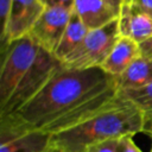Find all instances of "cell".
<instances>
[{
	"label": "cell",
	"mask_w": 152,
	"mask_h": 152,
	"mask_svg": "<svg viewBox=\"0 0 152 152\" xmlns=\"http://www.w3.org/2000/svg\"><path fill=\"white\" fill-rule=\"evenodd\" d=\"M139 46H140V52L142 56L152 58V37H150L148 39L140 43Z\"/></svg>",
	"instance_id": "e0dca14e"
},
{
	"label": "cell",
	"mask_w": 152,
	"mask_h": 152,
	"mask_svg": "<svg viewBox=\"0 0 152 152\" xmlns=\"http://www.w3.org/2000/svg\"><path fill=\"white\" fill-rule=\"evenodd\" d=\"M74 12L89 28H99L119 18L103 0H74Z\"/></svg>",
	"instance_id": "30bf717a"
},
{
	"label": "cell",
	"mask_w": 152,
	"mask_h": 152,
	"mask_svg": "<svg viewBox=\"0 0 152 152\" xmlns=\"http://www.w3.org/2000/svg\"><path fill=\"white\" fill-rule=\"evenodd\" d=\"M11 1L12 0H0V17H1V27L4 26L8 11H10V6H11Z\"/></svg>",
	"instance_id": "d6986e66"
},
{
	"label": "cell",
	"mask_w": 152,
	"mask_h": 152,
	"mask_svg": "<svg viewBox=\"0 0 152 152\" xmlns=\"http://www.w3.org/2000/svg\"><path fill=\"white\" fill-rule=\"evenodd\" d=\"M120 96L118 77L101 68L62 66L23 108L0 118V131L64 132L112 104Z\"/></svg>",
	"instance_id": "6da1fadb"
},
{
	"label": "cell",
	"mask_w": 152,
	"mask_h": 152,
	"mask_svg": "<svg viewBox=\"0 0 152 152\" xmlns=\"http://www.w3.org/2000/svg\"><path fill=\"white\" fill-rule=\"evenodd\" d=\"M151 137H152V135H151ZM150 152H152V147H151V151H150Z\"/></svg>",
	"instance_id": "44dd1931"
},
{
	"label": "cell",
	"mask_w": 152,
	"mask_h": 152,
	"mask_svg": "<svg viewBox=\"0 0 152 152\" xmlns=\"http://www.w3.org/2000/svg\"><path fill=\"white\" fill-rule=\"evenodd\" d=\"M134 135H124L120 138L119 152H142L141 148L135 144Z\"/></svg>",
	"instance_id": "9a60e30c"
},
{
	"label": "cell",
	"mask_w": 152,
	"mask_h": 152,
	"mask_svg": "<svg viewBox=\"0 0 152 152\" xmlns=\"http://www.w3.org/2000/svg\"><path fill=\"white\" fill-rule=\"evenodd\" d=\"M61 152H62V151H61Z\"/></svg>",
	"instance_id": "7402d4cb"
},
{
	"label": "cell",
	"mask_w": 152,
	"mask_h": 152,
	"mask_svg": "<svg viewBox=\"0 0 152 152\" xmlns=\"http://www.w3.org/2000/svg\"><path fill=\"white\" fill-rule=\"evenodd\" d=\"M118 15L120 14V10L122 7V4H124V0H103Z\"/></svg>",
	"instance_id": "ffe728a7"
},
{
	"label": "cell",
	"mask_w": 152,
	"mask_h": 152,
	"mask_svg": "<svg viewBox=\"0 0 152 152\" xmlns=\"http://www.w3.org/2000/svg\"><path fill=\"white\" fill-rule=\"evenodd\" d=\"M152 83V58L140 55L118 77L120 91L135 90Z\"/></svg>",
	"instance_id": "8fae6325"
},
{
	"label": "cell",
	"mask_w": 152,
	"mask_h": 152,
	"mask_svg": "<svg viewBox=\"0 0 152 152\" xmlns=\"http://www.w3.org/2000/svg\"><path fill=\"white\" fill-rule=\"evenodd\" d=\"M120 138H112L91 144L86 148L84 152H119Z\"/></svg>",
	"instance_id": "5bb4252c"
},
{
	"label": "cell",
	"mask_w": 152,
	"mask_h": 152,
	"mask_svg": "<svg viewBox=\"0 0 152 152\" xmlns=\"http://www.w3.org/2000/svg\"><path fill=\"white\" fill-rule=\"evenodd\" d=\"M0 152H61L55 135L40 131H0Z\"/></svg>",
	"instance_id": "52a82bcc"
},
{
	"label": "cell",
	"mask_w": 152,
	"mask_h": 152,
	"mask_svg": "<svg viewBox=\"0 0 152 152\" xmlns=\"http://www.w3.org/2000/svg\"><path fill=\"white\" fill-rule=\"evenodd\" d=\"M45 7H65L74 10V0H40Z\"/></svg>",
	"instance_id": "2e32d148"
},
{
	"label": "cell",
	"mask_w": 152,
	"mask_h": 152,
	"mask_svg": "<svg viewBox=\"0 0 152 152\" xmlns=\"http://www.w3.org/2000/svg\"><path fill=\"white\" fill-rule=\"evenodd\" d=\"M140 55L141 52L139 43L131 38L120 36L109 55L102 63L101 69L114 77H119Z\"/></svg>",
	"instance_id": "9c48e42d"
},
{
	"label": "cell",
	"mask_w": 152,
	"mask_h": 152,
	"mask_svg": "<svg viewBox=\"0 0 152 152\" xmlns=\"http://www.w3.org/2000/svg\"><path fill=\"white\" fill-rule=\"evenodd\" d=\"M74 10L65 7H45L28 33L39 46L53 53L70 21Z\"/></svg>",
	"instance_id": "8992f818"
},
{
	"label": "cell",
	"mask_w": 152,
	"mask_h": 152,
	"mask_svg": "<svg viewBox=\"0 0 152 152\" xmlns=\"http://www.w3.org/2000/svg\"><path fill=\"white\" fill-rule=\"evenodd\" d=\"M124 4H134V5L144 8L145 11L152 13V0H124Z\"/></svg>",
	"instance_id": "ac0fdd59"
},
{
	"label": "cell",
	"mask_w": 152,
	"mask_h": 152,
	"mask_svg": "<svg viewBox=\"0 0 152 152\" xmlns=\"http://www.w3.org/2000/svg\"><path fill=\"white\" fill-rule=\"evenodd\" d=\"M0 68V118L14 114L30 102L63 66L56 56L30 36L2 48Z\"/></svg>",
	"instance_id": "7a4b0ae2"
},
{
	"label": "cell",
	"mask_w": 152,
	"mask_h": 152,
	"mask_svg": "<svg viewBox=\"0 0 152 152\" xmlns=\"http://www.w3.org/2000/svg\"><path fill=\"white\" fill-rule=\"evenodd\" d=\"M118 19L120 36L139 44L152 37V13L144 8L134 4H124Z\"/></svg>",
	"instance_id": "ba28073f"
},
{
	"label": "cell",
	"mask_w": 152,
	"mask_h": 152,
	"mask_svg": "<svg viewBox=\"0 0 152 152\" xmlns=\"http://www.w3.org/2000/svg\"><path fill=\"white\" fill-rule=\"evenodd\" d=\"M45 10L40 0H12L4 26L1 27L2 48L10 42L27 36Z\"/></svg>",
	"instance_id": "5b68a950"
},
{
	"label": "cell",
	"mask_w": 152,
	"mask_h": 152,
	"mask_svg": "<svg viewBox=\"0 0 152 152\" xmlns=\"http://www.w3.org/2000/svg\"><path fill=\"white\" fill-rule=\"evenodd\" d=\"M144 133V118L138 107L120 96L83 122L55 135L62 152H84L91 144L124 135Z\"/></svg>",
	"instance_id": "3957f363"
},
{
	"label": "cell",
	"mask_w": 152,
	"mask_h": 152,
	"mask_svg": "<svg viewBox=\"0 0 152 152\" xmlns=\"http://www.w3.org/2000/svg\"><path fill=\"white\" fill-rule=\"evenodd\" d=\"M119 37V19L102 27L89 30L81 45L63 63V66L74 70L101 68Z\"/></svg>",
	"instance_id": "277c9868"
},
{
	"label": "cell",
	"mask_w": 152,
	"mask_h": 152,
	"mask_svg": "<svg viewBox=\"0 0 152 152\" xmlns=\"http://www.w3.org/2000/svg\"><path fill=\"white\" fill-rule=\"evenodd\" d=\"M120 93L138 107L144 118V133L152 135V83L140 89Z\"/></svg>",
	"instance_id": "4fadbf2b"
},
{
	"label": "cell",
	"mask_w": 152,
	"mask_h": 152,
	"mask_svg": "<svg viewBox=\"0 0 152 152\" xmlns=\"http://www.w3.org/2000/svg\"><path fill=\"white\" fill-rule=\"evenodd\" d=\"M88 31L89 28L83 24L80 17L75 12H72L70 21L59 40L57 49L53 52L56 58L62 64L77 50V48L81 45L84 37L87 36Z\"/></svg>",
	"instance_id": "7c38bea8"
}]
</instances>
